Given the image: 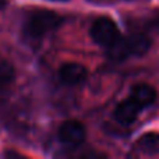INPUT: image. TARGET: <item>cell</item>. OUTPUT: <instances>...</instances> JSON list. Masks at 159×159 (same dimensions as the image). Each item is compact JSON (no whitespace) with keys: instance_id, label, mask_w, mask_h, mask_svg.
Instances as JSON below:
<instances>
[{"instance_id":"1","label":"cell","mask_w":159,"mask_h":159,"mask_svg":"<svg viewBox=\"0 0 159 159\" xmlns=\"http://www.w3.org/2000/svg\"><path fill=\"white\" fill-rule=\"evenodd\" d=\"M63 17L56 14L55 11H35L27 18L24 27H22V32H24L25 36H28L31 39H39L42 36H45L46 34L57 30L63 24Z\"/></svg>"},{"instance_id":"2","label":"cell","mask_w":159,"mask_h":159,"mask_svg":"<svg viewBox=\"0 0 159 159\" xmlns=\"http://www.w3.org/2000/svg\"><path fill=\"white\" fill-rule=\"evenodd\" d=\"M151 48V39L144 34H133L127 38H119L109 46V56L113 60H126L130 56H143Z\"/></svg>"},{"instance_id":"3","label":"cell","mask_w":159,"mask_h":159,"mask_svg":"<svg viewBox=\"0 0 159 159\" xmlns=\"http://www.w3.org/2000/svg\"><path fill=\"white\" fill-rule=\"evenodd\" d=\"M89 35L95 43L105 48L112 46L120 38V32H119L117 25L109 17H99V18H96L92 22V25H91Z\"/></svg>"},{"instance_id":"4","label":"cell","mask_w":159,"mask_h":159,"mask_svg":"<svg viewBox=\"0 0 159 159\" xmlns=\"http://www.w3.org/2000/svg\"><path fill=\"white\" fill-rule=\"evenodd\" d=\"M59 140L69 147H77L85 140V127L78 120H67L59 129Z\"/></svg>"},{"instance_id":"5","label":"cell","mask_w":159,"mask_h":159,"mask_svg":"<svg viewBox=\"0 0 159 159\" xmlns=\"http://www.w3.org/2000/svg\"><path fill=\"white\" fill-rule=\"evenodd\" d=\"M143 107L137 103L133 98H129L126 101L120 102V103L116 106L115 109V119L121 124H130L133 121L137 120L138 115H140V110Z\"/></svg>"},{"instance_id":"6","label":"cell","mask_w":159,"mask_h":159,"mask_svg":"<svg viewBox=\"0 0 159 159\" xmlns=\"http://www.w3.org/2000/svg\"><path fill=\"white\" fill-rule=\"evenodd\" d=\"M59 77L67 85H80L87 80V69L78 63H66L59 70Z\"/></svg>"},{"instance_id":"7","label":"cell","mask_w":159,"mask_h":159,"mask_svg":"<svg viewBox=\"0 0 159 159\" xmlns=\"http://www.w3.org/2000/svg\"><path fill=\"white\" fill-rule=\"evenodd\" d=\"M130 98L134 99L141 107H145L155 102L157 91L148 84H137L135 87H133Z\"/></svg>"},{"instance_id":"8","label":"cell","mask_w":159,"mask_h":159,"mask_svg":"<svg viewBox=\"0 0 159 159\" xmlns=\"http://www.w3.org/2000/svg\"><path fill=\"white\" fill-rule=\"evenodd\" d=\"M135 149L145 155H154L159 152V134H145L137 141Z\"/></svg>"},{"instance_id":"9","label":"cell","mask_w":159,"mask_h":159,"mask_svg":"<svg viewBox=\"0 0 159 159\" xmlns=\"http://www.w3.org/2000/svg\"><path fill=\"white\" fill-rule=\"evenodd\" d=\"M14 77H16V71L13 64L6 59L0 57V88L10 85L14 81Z\"/></svg>"},{"instance_id":"10","label":"cell","mask_w":159,"mask_h":159,"mask_svg":"<svg viewBox=\"0 0 159 159\" xmlns=\"http://www.w3.org/2000/svg\"><path fill=\"white\" fill-rule=\"evenodd\" d=\"M6 6H7V0H0V10L4 8Z\"/></svg>"},{"instance_id":"11","label":"cell","mask_w":159,"mask_h":159,"mask_svg":"<svg viewBox=\"0 0 159 159\" xmlns=\"http://www.w3.org/2000/svg\"><path fill=\"white\" fill-rule=\"evenodd\" d=\"M56 2H67V0H56Z\"/></svg>"}]
</instances>
